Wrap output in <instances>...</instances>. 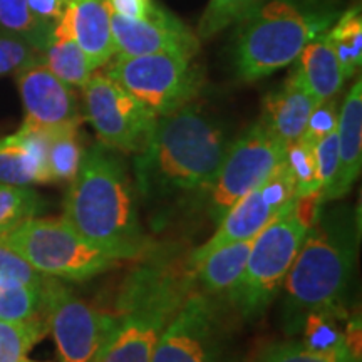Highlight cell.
Wrapping results in <instances>:
<instances>
[{
  "label": "cell",
  "mask_w": 362,
  "mask_h": 362,
  "mask_svg": "<svg viewBox=\"0 0 362 362\" xmlns=\"http://www.w3.org/2000/svg\"><path fill=\"white\" fill-rule=\"evenodd\" d=\"M86 119L99 143L126 155L141 153L158 117L106 72H93L83 88Z\"/></svg>",
  "instance_id": "11"
},
{
  "label": "cell",
  "mask_w": 362,
  "mask_h": 362,
  "mask_svg": "<svg viewBox=\"0 0 362 362\" xmlns=\"http://www.w3.org/2000/svg\"><path fill=\"white\" fill-rule=\"evenodd\" d=\"M285 155L287 144L272 136L260 121L230 141L206 189V210L211 221L218 223L240 198L269 180L285 161Z\"/></svg>",
  "instance_id": "10"
},
{
  "label": "cell",
  "mask_w": 362,
  "mask_h": 362,
  "mask_svg": "<svg viewBox=\"0 0 362 362\" xmlns=\"http://www.w3.org/2000/svg\"><path fill=\"white\" fill-rule=\"evenodd\" d=\"M314 149L320 180V193L317 194V203L322 205L339 173L337 126L330 131V133L325 134L324 138H320L319 141L314 144Z\"/></svg>",
  "instance_id": "32"
},
{
  "label": "cell",
  "mask_w": 362,
  "mask_h": 362,
  "mask_svg": "<svg viewBox=\"0 0 362 362\" xmlns=\"http://www.w3.org/2000/svg\"><path fill=\"white\" fill-rule=\"evenodd\" d=\"M339 173L325 202L342 198L351 192L362 168V83L357 79L339 111ZM324 202V203H325Z\"/></svg>",
  "instance_id": "19"
},
{
  "label": "cell",
  "mask_w": 362,
  "mask_h": 362,
  "mask_svg": "<svg viewBox=\"0 0 362 362\" xmlns=\"http://www.w3.org/2000/svg\"><path fill=\"white\" fill-rule=\"evenodd\" d=\"M252 242L253 240H243L228 243L208 253L192 269L188 267L192 270L194 288L216 298L225 296L238 282L245 269Z\"/></svg>",
  "instance_id": "21"
},
{
  "label": "cell",
  "mask_w": 362,
  "mask_h": 362,
  "mask_svg": "<svg viewBox=\"0 0 362 362\" xmlns=\"http://www.w3.org/2000/svg\"><path fill=\"white\" fill-rule=\"evenodd\" d=\"M39 57L40 54L24 39L0 30V78L17 72Z\"/></svg>",
  "instance_id": "33"
},
{
  "label": "cell",
  "mask_w": 362,
  "mask_h": 362,
  "mask_svg": "<svg viewBox=\"0 0 362 362\" xmlns=\"http://www.w3.org/2000/svg\"><path fill=\"white\" fill-rule=\"evenodd\" d=\"M193 288L188 264L151 259L131 270L111 310L115 330L98 362H151L161 334Z\"/></svg>",
  "instance_id": "4"
},
{
  "label": "cell",
  "mask_w": 362,
  "mask_h": 362,
  "mask_svg": "<svg viewBox=\"0 0 362 362\" xmlns=\"http://www.w3.org/2000/svg\"><path fill=\"white\" fill-rule=\"evenodd\" d=\"M111 33L121 57L176 54L194 59L200 49V39L165 8L151 21H131L111 12Z\"/></svg>",
  "instance_id": "15"
},
{
  "label": "cell",
  "mask_w": 362,
  "mask_h": 362,
  "mask_svg": "<svg viewBox=\"0 0 362 362\" xmlns=\"http://www.w3.org/2000/svg\"><path fill=\"white\" fill-rule=\"evenodd\" d=\"M317 106L319 103L293 71L282 88L265 98L260 123L272 136L288 146L304 134L312 111Z\"/></svg>",
  "instance_id": "17"
},
{
  "label": "cell",
  "mask_w": 362,
  "mask_h": 362,
  "mask_svg": "<svg viewBox=\"0 0 362 362\" xmlns=\"http://www.w3.org/2000/svg\"><path fill=\"white\" fill-rule=\"evenodd\" d=\"M297 200L291 170L287 161H284L269 180L240 198L226 211L223 218L216 223L215 233L188 257V267L192 269L216 248L243 240H253Z\"/></svg>",
  "instance_id": "13"
},
{
  "label": "cell",
  "mask_w": 362,
  "mask_h": 362,
  "mask_svg": "<svg viewBox=\"0 0 362 362\" xmlns=\"http://www.w3.org/2000/svg\"><path fill=\"white\" fill-rule=\"evenodd\" d=\"M30 12L44 24L54 25L64 13L69 0H27Z\"/></svg>",
  "instance_id": "37"
},
{
  "label": "cell",
  "mask_w": 362,
  "mask_h": 362,
  "mask_svg": "<svg viewBox=\"0 0 362 362\" xmlns=\"http://www.w3.org/2000/svg\"><path fill=\"white\" fill-rule=\"evenodd\" d=\"M359 252V218L349 206L317 216L284 282L282 325L297 334L307 317L342 309Z\"/></svg>",
  "instance_id": "3"
},
{
  "label": "cell",
  "mask_w": 362,
  "mask_h": 362,
  "mask_svg": "<svg viewBox=\"0 0 362 362\" xmlns=\"http://www.w3.org/2000/svg\"><path fill=\"white\" fill-rule=\"evenodd\" d=\"M84 151L79 126L47 131L45 168L49 183H66L74 178L79 171Z\"/></svg>",
  "instance_id": "22"
},
{
  "label": "cell",
  "mask_w": 362,
  "mask_h": 362,
  "mask_svg": "<svg viewBox=\"0 0 362 362\" xmlns=\"http://www.w3.org/2000/svg\"><path fill=\"white\" fill-rule=\"evenodd\" d=\"M151 362H243L228 305L193 288L161 334Z\"/></svg>",
  "instance_id": "8"
},
{
  "label": "cell",
  "mask_w": 362,
  "mask_h": 362,
  "mask_svg": "<svg viewBox=\"0 0 362 362\" xmlns=\"http://www.w3.org/2000/svg\"><path fill=\"white\" fill-rule=\"evenodd\" d=\"M49 277L39 274L17 252L0 240V282H21L30 285L44 284Z\"/></svg>",
  "instance_id": "34"
},
{
  "label": "cell",
  "mask_w": 362,
  "mask_h": 362,
  "mask_svg": "<svg viewBox=\"0 0 362 362\" xmlns=\"http://www.w3.org/2000/svg\"><path fill=\"white\" fill-rule=\"evenodd\" d=\"M265 0H210L197 27L198 39H210L252 16Z\"/></svg>",
  "instance_id": "29"
},
{
  "label": "cell",
  "mask_w": 362,
  "mask_h": 362,
  "mask_svg": "<svg viewBox=\"0 0 362 362\" xmlns=\"http://www.w3.org/2000/svg\"><path fill=\"white\" fill-rule=\"evenodd\" d=\"M16 79L24 104L25 126L52 131L83 123L74 89L52 74L40 57L17 71Z\"/></svg>",
  "instance_id": "14"
},
{
  "label": "cell",
  "mask_w": 362,
  "mask_h": 362,
  "mask_svg": "<svg viewBox=\"0 0 362 362\" xmlns=\"http://www.w3.org/2000/svg\"><path fill=\"white\" fill-rule=\"evenodd\" d=\"M52 35L74 40L96 71L116 54L106 0H69L61 19L54 24Z\"/></svg>",
  "instance_id": "16"
},
{
  "label": "cell",
  "mask_w": 362,
  "mask_h": 362,
  "mask_svg": "<svg viewBox=\"0 0 362 362\" xmlns=\"http://www.w3.org/2000/svg\"><path fill=\"white\" fill-rule=\"evenodd\" d=\"M22 362H37V361H30V359H27V357H25V359L22 361Z\"/></svg>",
  "instance_id": "39"
},
{
  "label": "cell",
  "mask_w": 362,
  "mask_h": 362,
  "mask_svg": "<svg viewBox=\"0 0 362 362\" xmlns=\"http://www.w3.org/2000/svg\"><path fill=\"white\" fill-rule=\"evenodd\" d=\"M64 198V218L115 259L139 260L153 250L139 220L133 180L121 153L101 143L86 149Z\"/></svg>",
  "instance_id": "2"
},
{
  "label": "cell",
  "mask_w": 362,
  "mask_h": 362,
  "mask_svg": "<svg viewBox=\"0 0 362 362\" xmlns=\"http://www.w3.org/2000/svg\"><path fill=\"white\" fill-rule=\"evenodd\" d=\"M45 296L49 332L61 362H98L115 330L112 312L76 296L57 279H49Z\"/></svg>",
  "instance_id": "12"
},
{
  "label": "cell",
  "mask_w": 362,
  "mask_h": 362,
  "mask_svg": "<svg viewBox=\"0 0 362 362\" xmlns=\"http://www.w3.org/2000/svg\"><path fill=\"white\" fill-rule=\"evenodd\" d=\"M336 362H361L359 349H354V347L346 341V334H344V339L336 349Z\"/></svg>",
  "instance_id": "38"
},
{
  "label": "cell",
  "mask_w": 362,
  "mask_h": 362,
  "mask_svg": "<svg viewBox=\"0 0 362 362\" xmlns=\"http://www.w3.org/2000/svg\"><path fill=\"white\" fill-rule=\"evenodd\" d=\"M40 61L52 74H56L71 88H83L96 71L79 45L66 37L52 35L44 51L40 52Z\"/></svg>",
  "instance_id": "23"
},
{
  "label": "cell",
  "mask_w": 362,
  "mask_h": 362,
  "mask_svg": "<svg viewBox=\"0 0 362 362\" xmlns=\"http://www.w3.org/2000/svg\"><path fill=\"white\" fill-rule=\"evenodd\" d=\"M253 362H336V351H317L304 341H287L265 347Z\"/></svg>",
  "instance_id": "31"
},
{
  "label": "cell",
  "mask_w": 362,
  "mask_h": 362,
  "mask_svg": "<svg viewBox=\"0 0 362 362\" xmlns=\"http://www.w3.org/2000/svg\"><path fill=\"white\" fill-rule=\"evenodd\" d=\"M49 279L40 285L0 282V320H27L45 315Z\"/></svg>",
  "instance_id": "27"
},
{
  "label": "cell",
  "mask_w": 362,
  "mask_h": 362,
  "mask_svg": "<svg viewBox=\"0 0 362 362\" xmlns=\"http://www.w3.org/2000/svg\"><path fill=\"white\" fill-rule=\"evenodd\" d=\"M337 119H339V111H337L336 99H330V101L319 104V106L312 111L309 123H307L304 134L300 136V139H304V141L314 146L320 138H324L325 134L330 133V131L336 128Z\"/></svg>",
  "instance_id": "35"
},
{
  "label": "cell",
  "mask_w": 362,
  "mask_h": 362,
  "mask_svg": "<svg viewBox=\"0 0 362 362\" xmlns=\"http://www.w3.org/2000/svg\"><path fill=\"white\" fill-rule=\"evenodd\" d=\"M228 144L225 129L192 103L160 116L134 155V189L151 208L206 193Z\"/></svg>",
  "instance_id": "1"
},
{
  "label": "cell",
  "mask_w": 362,
  "mask_h": 362,
  "mask_svg": "<svg viewBox=\"0 0 362 362\" xmlns=\"http://www.w3.org/2000/svg\"><path fill=\"white\" fill-rule=\"evenodd\" d=\"M285 161L291 170L298 200L317 198V194L320 193V180L314 146L298 138L287 146Z\"/></svg>",
  "instance_id": "30"
},
{
  "label": "cell",
  "mask_w": 362,
  "mask_h": 362,
  "mask_svg": "<svg viewBox=\"0 0 362 362\" xmlns=\"http://www.w3.org/2000/svg\"><path fill=\"white\" fill-rule=\"evenodd\" d=\"M334 16L302 0L264 2L240 22L235 47L238 78L253 83L291 66L312 39L329 30Z\"/></svg>",
  "instance_id": "5"
},
{
  "label": "cell",
  "mask_w": 362,
  "mask_h": 362,
  "mask_svg": "<svg viewBox=\"0 0 362 362\" xmlns=\"http://www.w3.org/2000/svg\"><path fill=\"white\" fill-rule=\"evenodd\" d=\"M47 131L22 124L19 131L0 138V183H49L45 168Z\"/></svg>",
  "instance_id": "18"
},
{
  "label": "cell",
  "mask_w": 362,
  "mask_h": 362,
  "mask_svg": "<svg viewBox=\"0 0 362 362\" xmlns=\"http://www.w3.org/2000/svg\"><path fill=\"white\" fill-rule=\"evenodd\" d=\"M309 228L304 205L297 200L253 238L245 269L223 296L235 317L248 322L265 314L282 292L285 277Z\"/></svg>",
  "instance_id": "6"
},
{
  "label": "cell",
  "mask_w": 362,
  "mask_h": 362,
  "mask_svg": "<svg viewBox=\"0 0 362 362\" xmlns=\"http://www.w3.org/2000/svg\"><path fill=\"white\" fill-rule=\"evenodd\" d=\"M106 4L112 13L131 21H151L163 12L155 0H106Z\"/></svg>",
  "instance_id": "36"
},
{
  "label": "cell",
  "mask_w": 362,
  "mask_h": 362,
  "mask_svg": "<svg viewBox=\"0 0 362 362\" xmlns=\"http://www.w3.org/2000/svg\"><path fill=\"white\" fill-rule=\"evenodd\" d=\"M296 72L319 104L337 96L346 78L327 37V30L305 45L297 57Z\"/></svg>",
  "instance_id": "20"
},
{
  "label": "cell",
  "mask_w": 362,
  "mask_h": 362,
  "mask_svg": "<svg viewBox=\"0 0 362 362\" xmlns=\"http://www.w3.org/2000/svg\"><path fill=\"white\" fill-rule=\"evenodd\" d=\"M344 78L349 79L362 64V16L361 7L356 6L339 16L336 24L327 30Z\"/></svg>",
  "instance_id": "24"
},
{
  "label": "cell",
  "mask_w": 362,
  "mask_h": 362,
  "mask_svg": "<svg viewBox=\"0 0 362 362\" xmlns=\"http://www.w3.org/2000/svg\"><path fill=\"white\" fill-rule=\"evenodd\" d=\"M52 29L30 12L27 0H0V30L24 39L39 54L51 40Z\"/></svg>",
  "instance_id": "26"
},
{
  "label": "cell",
  "mask_w": 362,
  "mask_h": 362,
  "mask_svg": "<svg viewBox=\"0 0 362 362\" xmlns=\"http://www.w3.org/2000/svg\"><path fill=\"white\" fill-rule=\"evenodd\" d=\"M45 202L30 185L0 183V237L44 211Z\"/></svg>",
  "instance_id": "25"
},
{
  "label": "cell",
  "mask_w": 362,
  "mask_h": 362,
  "mask_svg": "<svg viewBox=\"0 0 362 362\" xmlns=\"http://www.w3.org/2000/svg\"><path fill=\"white\" fill-rule=\"evenodd\" d=\"M192 61L176 54L117 56L106 74L160 117L193 103L200 93L202 72Z\"/></svg>",
  "instance_id": "9"
},
{
  "label": "cell",
  "mask_w": 362,
  "mask_h": 362,
  "mask_svg": "<svg viewBox=\"0 0 362 362\" xmlns=\"http://www.w3.org/2000/svg\"><path fill=\"white\" fill-rule=\"evenodd\" d=\"M0 240L39 274L66 282H84L123 264L93 245L64 218L35 216Z\"/></svg>",
  "instance_id": "7"
},
{
  "label": "cell",
  "mask_w": 362,
  "mask_h": 362,
  "mask_svg": "<svg viewBox=\"0 0 362 362\" xmlns=\"http://www.w3.org/2000/svg\"><path fill=\"white\" fill-rule=\"evenodd\" d=\"M47 332L45 315L27 320H0V362H22Z\"/></svg>",
  "instance_id": "28"
}]
</instances>
